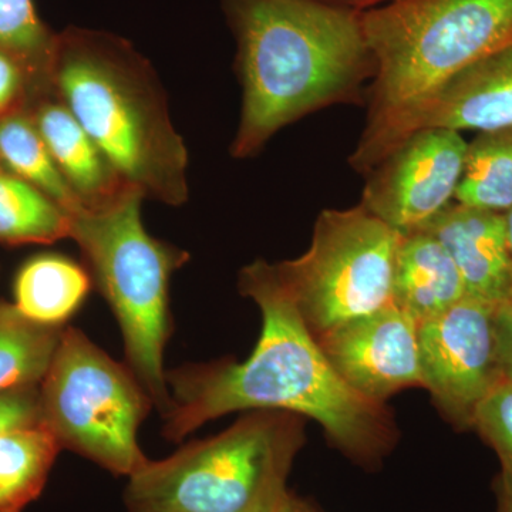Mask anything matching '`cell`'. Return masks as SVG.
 I'll return each mask as SVG.
<instances>
[{"label":"cell","instance_id":"cell-28","mask_svg":"<svg viewBox=\"0 0 512 512\" xmlns=\"http://www.w3.org/2000/svg\"><path fill=\"white\" fill-rule=\"evenodd\" d=\"M495 498H497V512H512V473L507 468H501L500 474L495 477Z\"/></svg>","mask_w":512,"mask_h":512},{"label":"cell","instance_id":"cell-16","mask_svg":"<svg viewBox=\"0 0 512 512\" xmlns=\"http://www.w3.org/2000/svg\"><path fill=\"white\" fill-rule=\"evenodd\" d=\"M92 284L89 269L73 259L35 256L16 275L13 305L37 325L63 328L83 305Z\"/></svg>","mask_w":512,"mask_h":512},{"label":"cell","instance_id":"cell-9","mask_svg":"<svg viewBox=\"0 0 512 512\" xmlns=\"http://www.w3.org/2000/svg\"><path fill=\"white\" fill-rule=\"evenodd\" d=\"M512 126V45L477 60L419 99L367 123L350 164L366 174L417 131H484Z\"/></svg>","mask_w":512,"mask_h":512},{"label":"cell","instance_id":"cell-10","mask_svg":"<svg viewBox=\"0 0 512 512\" xmlns=\"http://www.w3.org/2000/svg\"><path fill=\"white\" fill-rule=\"evenodd\" d=\"M497 305L466 295L419 325L423 387L458 430L473 429L477 409L503 379Z\"/></svg>","mask_w":512,"mask_h":512},{"label":"cell","instance_id":"cell-14","mask_svg":"<svg viewBox=\"0 0 512 512\" xmlns=\"http://www.w3.org/2000/svg\"><path fill=\"white\" fill-rule=\"evenodd\" d=\"M37 101L29 117L79 202L80 214L109 210L137 191L114 170L53 89Z\"/></svg>","mask_w":512,"mask_h":512},{"label":"cell","instance_id":"cell-18","mask_svg":"<svg viewBox=\"0 0 512 512\" xmlns=\"http://www.w3.org/2000/svg\"><path fill=\"white\" fill-rule=\"evenodd\" d=\"M0 163L10 174L46 194L70 217L82 211L29 114L13 111L0 117Z\"/></svg>","mask_w":512,"mask_h":512},{"label":"cell","instance_id":"cell-8","mask_svg":"<svg viewBox=\"0 0 512 512\" xmlns=\"http://www.w3.org/2000/svg\"><path fill=\"white\" fill-rule=\"evenodd\" d=\"M402 232L362 205L320 212L311 247L275 264L315 338L392 302L394 264Z\"/></svg>","mask_w":512,"mask_h":512},{"label":"cell","instance_id":"cell-20","mask_svg":"<svg viewBox=\"0 0 512 512\" xmlns=\"http://www.w3.org/2000/svg\"><path fill=\"white\" fill-rule=\"evenodd\" d=\"M63 328L37 325L15 305L0 302V393L39 386Z\"/></svg>","mask_w":512,"mask_h":512},{"label":"cell","instance_id":"cell-19","mask_svg":"<svg viewBox=\"0 0 512 512\" xmlns=\"http://www.w3.org/2000/svg\"><path fill=\"white\" fill-rule=\"evenodd\" d=\"M471 207L507 212L512 207V126L484 131L467 144L454 200Z\"/></svg>","mask_w":512,"mask_h":512},{"label":"cell","instance_id":"cell-2","mask_svg":"<svg viewBox=\"0 0 512 512\" xmlns=\"http://www.w3.org/2000/svg\"><path fill=\"white\" fill-rule=\"evenodd\" d=\"M237 37L242 110L232 156H254L281 128L355 101L375 73L362 13L323 0H225Z\"/></svg>","mask_w":512,"mask_h":512},{"label":"cell","instance_id":"cell-12","mask_svg":"<svg viewBox=\"0 0 512 512\" xmlns=\"http://www.w3.org/2000/svg\"><path fill=\"white\" fill-rule=\"evenodd\" d=\"M316 340L338 375L366 399L384 403L407 387H423L419 323L393 302Z\"/></svg>","mask_w":512,"mask_h":512},{"label":"cell","instance_id":"cell-27","mask_svg":"<svg viewBox=\"0 0 512 512\" xmlns=\"http://www.w3.org/2000/svg\"><path fill=\"white\" fill-rule=\"evenodd\" d=\"M288 471L289 467L282 468L268 481L258 500L248 512H281L282 504L288 494L285 487Z\"/></svg>","mask_w":512,"mask_h":512},{"label":"cell","instance_id":"cell-24","mask_svg":"<svg viewBox=\"0 0 512 512\" xmlns=\"http://www.w3.org/2000/svg\"><path fill=\"white\" fill-rule=\"evenodd\" d=\"M39 420V386L0 393V433Z\"/></svg>","mask_w":512,"mask_h":512},{"label":"cell","instance_id":"cell-5","mask_svg":"<svg viewBox=\"0 0 512 512\" xmlns=\"http://www.w3.org/2000/svg\"><path fill=\"white\" fill-rule=\"evenodd\" d=\"M362 23L375 64L372 123L512 45V0H393Z\"/></svg>","mask_w":512,"mask_h":512},{"label":"cell","instance_id":"cell-25","mask_svg":"<svg viewBox=\"0 0 512 512\" xmlns=\"http://www.w3.org/2000/svg\"><path fill=\"white\" fill-rule=\"evenodd\" d=\"M25 67L16 57L0 49V117L16 111L25 90Z\"/></svg>","mask_w":512,"mask_h":512},{"label":"cell","instance_id":"cell-21","mask_svg":"<svg viewBox=\"0 0 512 512\" xmlns=\"http://www.w3.org/2000/svg\"><path fill=\"white\" fill-rule=\"evenodd\" d=\"M72 217L36 187L0 170V242L53 244L70 238Z\"/></svg>","mask_w":512,"mask_h":512},{"label":"cell","instance_id":"cell-26","mask_svg":"<svg viewBox=\"0 0 512 512\" xmlns=\"http://www.w3.org/2000/svg\"><path fill=\"white\" fill-rule=\"evenodd\" d=\"M495 323L501 372L505 379L512 380V298L497 306Z\"/></svg>","mask_w":512,"mask_h":512},{"label":"cell","instance_id":"cell-3","mask_svg":"<svg viewBox=\"0 0 512 512\" xmlns=\"http://www.w3.org/2000/svg\"><path fill=\"white\" fill-rule=\"evenodd\" d=\"M47 80L114 170L144 198L188 200V153L157 74L123 40L76 30L56 37Z\"/></svg>","mask_w":512,"mask_h":512},{"label":"cell","instance_id":"cell-4","mask_svg":"<svg viewBox=\"0 0 512 512\" xmlns=\"http://www.w3.org/2000/svg\"><path fill=\"white\" fill-rule=\"evenodd\" d=\"M143 200L131 191L109 210L74 215L70 238L119 322L126 365L163 416L170 406L164 352L171 335V276L190 256L148 234Z\"/></svg>","mask_w":512,"mask_h":512},{"label":"cell","instance_id":"cell-6","mask_svg":"<svg viewBox=\"0 0 512 512\" xmlns=\"http://www.w3.org/2000/svg\"><path fill=\"white\" fill-rule=\"evenodd\" d=\"M298 414L254 410L224 433L195 441L130 476L131 512H248L302 443Z\"/></svg>","mask_w":512,"mask_h":512},{"label":"cell","instance_id":"cell-23","mask_svg":"<svg viewBox=\"0 0 512 512\" xmlns=\"http://www.w3.org/2000/svg\"><path fill=\"white\" fill-rule=\"evenodd\" d=\"M473 429L512 473V380H500L477 409Z\"/></svg>","mask_w":512,"mask_h":512},{"label":"cell","instance_id":"cell-7","mask_svg":"<svg viewBox=\"0 0 512 512\" xmlns=\"http://www.w3.org/2000/svg\"><path fill=\"white\" fill-rule=\"evenodd\" d=\"M151 406L126 363L111 359L82 330L64 326L39 384L40 421L60 447L133 476L148 461L137 436Z\"/></svg>","mask_w":512,"mask_h":512},{"label":"cell","instance_id":"cell-30","mask_svg":"<svg viewBox=\"0 0 512 512\" xmlns=\"http://www.w3.org/2000/svg\"><path fill=\"white\" fill-rule=\"evenodd\" d=\"M505 229H507V245L508 254H510V265H511V292L508 299L512 298V207L510 210L505 212Z\"/></svg>","mask_w":512,"mask_h":512},{"label":"cell","instance_id":"cell-17","mask_svg":"<svg viewBox=\"0 0 512 512\" xmlns=\"http://www.w3.org/2000/svg\"><path fill=\"white\" fill-rule=\"evenodd\" d=\"M60 450L40 420L0 433V512H20L39 497Z\"/></svg>","mask_w":512,"mask_h":512},{"label":"cell","instance_id":"cell-29","mask_svg":"<svg viewBox=\"0 0 512 512\" xmlns=\"http://www.w3.org/2000/svg\"><path fill=\"white\" fill-rule=\"evenodd\" d=\"M323 2L330 3V5L340 6V8L365 12V10L386 5V3L393 2V0H323Z\"/></svg>","mask_w":512,"mask_h":512},{"label":"cell","instance_id":"cell-31","mask_svg":"<svg viewBox=\"0 0 512 512\" xmlns=\"http://www.w3.org/2000/svg\"><path fill=\"white\" fill-rule=\"evenodd\" d=\"M281 512H309L301 503L292 498L291 495L286 494L284 504H282Z\"/></svg>","mask_w":512,"mask_h":512},{"label":"cell","instance_id":"cell-15","mask_svg":"<svg viewBox=\"0 0 512 512\" xmlns=\"http://www.w3.org/2000/svg\"><path fill=\"white\" fill-rule=\"evenodd\" d=\"M467 295L447 249L424 229L402 234L394 264L392 302L417 323L448 311Z\"/></svg>","mask_w":512,"mask_h":512},{"label":"cell","instance_id":"cell-22","mask_svg":"<svg viewBox=\"0 0 512 512\" xmlns=\"http://www.w3.org/2000/svg\"><path fill=\"white\" fill-rule=\"evenodd\" d=\"M55 43L32 0H0V49L16 57L26 72L46 80Z\"/></svg>","mask_w":512,"mask_h":512},{"label":"cell","instance_id":"cell-13","mask_svg":"<svg viewBox=\"0 0 512 512\" xmlns=\"http://www.w3.org/2000/svg\"><path fill=\"white\" fill-rule=\"evenodd\" d=\"M419 229L447 249L467 295L501 305L511 292V265L503 212L451 201Z\"/></svg>","mask_w":512,"mask_h":512},{"label":"cell","instance_id":"cell-1","mask_svg":"<svg viewBox=\"0 0 512 512\" xmlns=\"http://www.w3.org/2000/svg\"><path fill=\"white\" fill-rule=\"evenodd\" d=\"M238 286L262 313L261 338L245 362L222 360L167 373L164 436L180 441L228 413L279 410L318 421L350 456L367 460L384 453L396 436L386 406L357 393L333 369L275 265L245 266Z\"/></svg>","mask_w":512,"mask_h":512},{"label":"cell","instance_id":"cell-11","mask_svg":"<svg viewBox=\"0 0 512 512\" xmlns=\"http://www.w3.org/2000/svg\"><path fill=\"white\" fill-rule=\"evenodd\" d=\"M467 143L451 130L417 131L367 171L362 207L407 234L454 200Z\"/></svg>","mask_w":512,"mask_h":512}]
</instances>
